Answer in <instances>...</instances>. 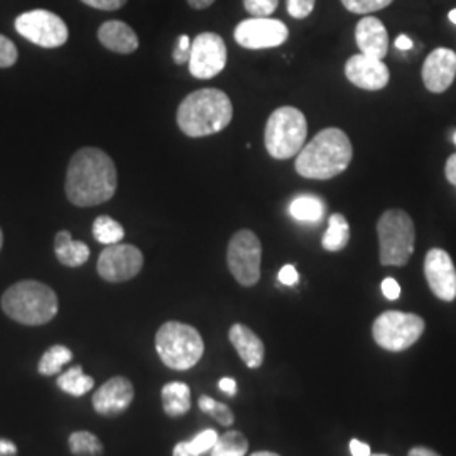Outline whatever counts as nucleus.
Masks as SVG:
<instances>
[{"instance_id":"f03ea898","label":"nucleus","mask_w":456,"mask_h":456,"mask_svg":"<svg viewBox=\"0 0 456 456\" xmlns=\"http://www.w3.org/2000/svg\"><path fill=\"white\" fill-rule=\"evenodd\" d=\"M354 147L348 135L337 127L318 132L296 156V173L308 180H331L350 166Z\"/></svg>"},{"instance_id":"09e8293b","label":"nucleus","mask_w":456,"mask_h":456,"mask_svg":"<svg viewBox=\"0 0 456 456\" xmlns=\"http://www.w3.org/2000/svg\"><path fill=\"white\" fill-rule=\"evenodd\" d=\"M448 17H450V20H452L453 24H456V9H453V11L448 14Z\"/></svg>"},{"instance_id":"a19ab883","label":"nucleus","mask_w":456,"mask_h":456,"mask_svg":"<svg viewBox=\"0 0 456 456\" xmlns=\"http://www.w3.org/2000/svg\"><path fill=\"white\" fill-rule=\"evenodd\" d=\"M444 175H446V180L456 186V154L448 158L446 166H444Z\"/></svg>"},{"instance_id":"f257e3e1","label":"nucleus","mask_w":456,"mask_h":456,"mask_svg":"<svg viewBox=\"0 0 456 456\" xmlns=\"http://www.w3.org/2000/svg\"><path fill=\"white\" fill-rule=\"evenodd\" d=\"M66 196L77 207H97L117 191V167L97 147H83L71 158L65 183Z\"/></svg>"},{"instance_id":"1a4fd4ad","label":"nucleus","mask_w":456,"mask_h":456,"mask_svg":"<svg viewBox=\"0 0 456 456\" xmlns=\"http://www.w3.org/2000/svg\"><path fill=\"white\" fill-rule=\"evenodd\" d=\"M262 245L252 230H239L228 242V271L235 281L252 288L261 279Z\"/></svg>"},{"instance_id":"c9c22d12","label":"nucleus","mask_w":456,"mask_h":456,"mask_svg":"<svg viewBox=\"0 0 456 456\" xmlns=\"http://www.w3.org/2000/svg\"><path fill=\"white\" fill-rule=\"evenodd\" d=\"M316 0H288V12L294 19H305L314 9Z\"/></svg>"},{"instance_id":"9b49d317","label":"nucleus","mask_w":456,"mask_h":456,"mask_svg":"<svg viewBox=\"0 0 456 456\" xmlns=\"http://www.w3.org/2000/svg\"><path fill=\"white\" fill-rule=\"evenodd\" d=\"M190 73L198 80H210L227 66L225 41L215 33H201L191 41Z\"/></svg>"},{"instance_id":"49530a36","label":"nucleus","mask_w":456,"mask_h":456,"mask_svg":"<svg viewBox=\"0 0 456 456\" xmlns=\"http://www.w3.org/2000/svg\"><path fill=\"white\" fill-rule=\"evenodd\" d=\"M213 2H215V0H188V4H190L193 9H198V11L208 9Z\"/></svg>"},{"instance_id":"dca6fc26","label":"nucleus","mask_w":456,"mask_h":456,"mask_svg":"<svg viewBox=\"0 0 456 456\" xmlns=\"http://www.w3.org/2000/svg\"><path fill=\"white\" fill-rule=\"evenodd\" d=\"M134 386L127 377H112L94 394L92 404L102 416H118L134 401Z\"/></svg>"},{"instance_id":"6e6552de","label":"nucleus","mask_w":456,"mask_h":456,"mask_svg":"<svg viewBox=\"0 0 456 456\" xmlns=\"http://www.w3.org/2000/svg\"><path fill=\"white\" fill-rule=\"evenodd\" d=\"M424 320L414 313L386 311L372 325L375 343L387 352H404L424 333Z\"/></svg>"},{"instance_id":"393cba45","label":"nucleus","mask_w":456,"mask_h":456,"mask_svg":"<svg viewBox=\"0 0 456 456\" xmlns=\"http://www.w3.org/2000/svg\"><path fill=\"white\" fill-rule=\"evenodd\" d=\"M94 386H95V380L85 375L80 365L71 367L69 370H66L65 374L58 377V387L73 397H82L86 392L92 391Z\"/></svg>"},{"instance_id":"f8f14e48","label":"nucleus","mask_w":456,"mask_h":456,"mask_svg":"<svg viewBox=\"0 0 456 456\" xmlns=\"http://www.w3.org/2000/svg\"><path fill=\"white\" fill-rule=\"evenodd\" d=\"M144 265L142 252L131 244L107 245L97 262L98 274L109 282H126L141 273Z\"/></svg>"},{"instance_id":"79ce46f5","label":"nucleus","mask_w":456,"mask_h":456,"mask_svg":"<svg viewBox=\"0 0 456 456\" xmlns=\"http://www.w3.org/2000/svg\"><path fill=\"white\" fill-rule=\"evenodd\" d=\"M218 387H220V391L227 392L230 395H235L237 394V382L233 380V379H222L220 382H218Z\"/></svg>"},{"instance_id":"4468645a","label":"nucleus","mask_w":456,"mask_h":456,"mask_svg":"<svg viewBox=\"0 0 456 456\" xmlns=\"http://www.w3.org/2000/svg\"><path fill=\"white\" fill-rule=\"evenodd\" d=\"M424 276L431 293L441 301H455L456 269L450 254L443 248H431L424 257Z\"/></svg>"},{"instance_id":"a878e982","label":"nucleus","mask_w":456,"mask_h":456,"mask_svg":"<svg viewBox=\"0 0 456 456\" xmlns=\"http://www.w3.org/2000/svg\"><path fill=\"white\" fill-rule=\"evenodd\" d=\"M218 436L220 435L215 429H205L200 435H196L193 440L178 443L173 450V455L200 456L205 455V453H212L213 446L216 444Z\"/></svg>"},{"instance_id":"4be33fe9","label":"nucleus","mask_w":456,"mask_h":456,"mask_svg":"<svg viewBox=\"0 0 456 456\" xmlns=\"http://www.w3.org/2000/svg\"><path fill=\"white\" fill-rule=\"evenodd\" d=\"M164 412L169 418H181L191 409V389L184 382H169L163 387Z\"/></svg>"},{"instance_id":"e433bc0d","label":"nucleus","mask_w":456,"mask_h":456,"mask_svg":"<svg viewBox=\"0 0 456 456\" xmlns=\"http://www.w3.org/2000/svg\"><path fill=\"white\" fill-rule=\"evenodd\" d=\"M82 2L100 11H117L127 4V0H82Z\"/></svg>"},{"instance_id":"cd10ccee","label":"nucleus","mask_w":456,"mask_h":456,"mask_svg":"<svg viewBox=\"0 0 456 456\" xmlns=\"http://www.w3.org/2000/svg\"><path fill=\"white\" fill-rule=\"evenodd\" d=\"M248 452V441L240 431H227L218 436L213 446V456H244Z\"/></svg>"},{"instance_id":"37998d69","label":"nucleus","mask_w":456,"mask_h":456,"mask_svg":"<svg viewBox=\"0 0 456 456\" xmlns=\"http://www.w3.org/2000/svg\"><path fill=\"white\" fill-rule=\"evenodd\" d=\"M17 455V446L9 440H0V456Z\"/></svg>"},{"instance_id":"a211bd4d","label":"nucleus","mask_w":456,"mask_h":456,"mask_svg":"<svg viewBox=\"0 0 456 456\" xmlns=\"http://www.w3.org/2000/svg\"><path fill=\"white\" fill-rule=\"evenodd\" d=\"M355 41L360 51L367 56L384 60L389 51V34L386 26L374 16L360 19L355 28Z\"/></svg>"},{"instance_id":"8fccbe9b","label":"nucleus","mask_w":456,"mask_h":456,"mask_svg":"<svg viewBox=\"0 0 456 456\" xmlns=\"http://www.w3.org/2000/svg\"><path fill=\"white\" fill-rule=\"evenodd\" d=\"M2 244H4V235H2V230H0V248H2Z\"/></svg>"},{"instance_id":"5701e85b","label":"nucleus","mask_w":456,"mask_h":456,"mask_svg":"<svg viewBox=\"0 0 456 456\" xmlns=\"http://www.w3.org/2000/svg\"><path fill=\"white\" fill-rule=\"evenodd\" d=\"M294 220L305 224H318L325 216V203L314 195H299L289 205Z\"/></svg>"},{"instance_id":"3c124183","label":"nucleus","mask_w":456,"mask_h":456,"mask_svg":"<svg viewBox=\"0 0 456 456\" xmlns=\"http://www.w3.org/2000/svg\"><path fill=\"white\" fill-rule=\"evenodd\" d=\"M453 141H455V144H456V132H455V137H453Z\"/></svg>"},{"instance_id":"2f4dec72","label":"nucleus","mask_w":456,"mask_h":456,"mask_svg":"<svg viewBox=\"0 0 456 456\" xmlns=\"http://www.w3.org/2000/svg\"><path fill=\"white\" fill-rule=\"evenodd\" d=\"M394 0H342L346 11L354 14H372L391 5Z\"/></svg>"},{"instance_id":"20e7f679","label":"nucleus","mask_w":456,"mask_h":456,"mask_svg":"<svg viewBox=\"0 0 456 456\" xmlns=\"http://www.w3.org/2000/svg\"><path fill=\"white\" fill-rule=\"evenodd\" d=\"M2 310L20 325H46L58 313V296L43 282L20 281L2 296Z\"/></svg>"},{"instance_id":"a18cd8bd","label":"nucleus","mask_w":456,"mask_h":456,"mask_svg":"<svg viewBox=\"0 0 456 456\" xmlns=\"http://www.w3.org/2000/svg\"><path fill=\"white\" fill-rule=\"evenodd\" d=\"M438 453L429 450V448H423V446H416L409 452V456H436Z\"/></svg>"},{"instance_id":"412c9836","label":"nucleus","mask_w":456,"mask_h":456,"mask_svg":"<svg viewBox=\"0 0 456 456\" xmlns=\"http://www.w3.org/2000/svg\"><path fill=\"white\" fill-rule=\"evenodd\" d=\"M54 254L58 261L68 267H80L90 259V247L71 239L69 232H60L54 239Z\"/></svg>"},{"instance_id":"6ab92c4d","label":"nucleus","mask_w":456,"mask_h":456,"mask_svg":"<svg viewBox=\"0 0 456 456\" xmlns=\"http://www.w3.org/2000/svg\"><path fill=\"white\" fill-rule=\"evenodd\" d=\"M228 338L233 345V348L237 350L239 357L242 359L245 365L248 369H259L264 363V355H265V348L261 338L242 323H235L230 326L228 331Z\"/></svg>"},{"instance_id":"2eb2a0df","label":"nucleus","mask_w":456,"mask_h":456,"mask_svg":"<svg viewBox=\"0 0 456 456\" xmlns=\"http://www.w3.org/2000/svg\"><path fill=\"white\" fill-rule=\"evenodd\" d=\"M345 75L348 82L354 83L362 90L377 92L387 86L391 80L389 68L384 65L382 60L372 58L367 54H354L346 65H345Z\"/></svg>"},{"instance_id":"b1692460","label":"nucleus","mask_w":456,"mask_h":456,"mask_svg":"<svg viewBox=\"0 0 456 456\" xmlns=\"http://www.w3.org/2000/svg\"><path fill=\"white\" fill-rule=\"evenodd\" d=\"M350 242V225L342 213H333L328 220V228L323 235V248L330 252L343 250Z\"/></svg>"},{"instance_id":"f3484780","label":"nucleus","mask_w":456,"mask_h":456,"mask_svg":"<svg viewBox=\"0 0 456 456\" xmlns=\"http://www.w3.org/2000/svg\"><path fill=\"white\" fill-rule=\"evenodd\" d=\"M456 77V53L448 48L435 49L424 61V86L433 94L446 92Z\"/></svg>"},{"instance_id":"ea45409f","label":"nucleus","mask_w":456,"mask_h":456,"mask_svg":"<svg viewBox=\"0 0 456 456\" xmlns=\"http://www.w3.org/2000/svg\"><path fill=\"white\" fill-rule=\"evenodd\" d=\"M350 453L354 456H369L370 455V446L367 443L352 440L350 441Z\"/></svg>"},{"instance_id":"bb28decb","label":"nucleus","mask_w":456,"mask_h":456,"mask_svg":"<svg viewBox=\"0 0 456 456\" xmlns=\"http://www.w3.org/2000/svg\"><path fill=\"white\" fill-rule=\"evenodd\" d=\"M71 359H73V354H71V350L68 346H65V345H54V346H51L49 350L45 352L43 359H41L39 365H37V370H39V374L46 375V377L60 374L66 363L71 362Z\"/></svg>"},{"instance_id":"4c0bfd02","label":"nucleus","mask_w":456,"mask_h":456,"mask_svg":"<svg viewBox=\"0 0 456 456\" xmlns=\"http://www.w3.org/2000/svg\"><path fill=\"white\" fill-rule=\"evenodd\" d=\"M299 281V274L296 271L294 265H284L281 271H279V282L284 284V286H296Z\"/></svg>"},{"instance_id":"c03bdc74","label":"nucleus","mask_w":456,"mask_h":456,"mask_svg":"<svg viewBox=\"0 0 456 456\" xmlns=\"http://www.w3.org/2000/svg\"><path fill=\"white\" fill-rule=\"evenodd\" d=\"M395 48L401 49V51H408L412 48V41L409 39L408 36L401 34L397 39H395Z\"/></svg>"},{"instance_id":"7ed1b4c3","label":"nucleus","mask_w":456,"mask_h":456,"mask_svg":"<svg viewBox=\"0 0 456 456\" xmlns=\"http://www.w3.org/2000/svg\"><path fill=\"white\" fill-rule=\"evenodd\" d=\"M233 107L225 92L218 88H201L190 94L178 107L176 120L188 137H207L230 126Z\"/></svg>"},{"instance_id":"72a5a7b5","label":"nucleus","mask_w":456,"mask_h":456,"mask_svg":"<svg viewBox=\"0 0 456 456\" xmlns=\"http://www.w3.org/2000/svg\"><path fill=\"white\" fill-rule=\"evenodd\" d=\"M17 48L16 45L0 34V68H11L16 65Z\"/></svg>"},{"instance_id":"39448f33","label":"nucleus","mask_w":456,"mask_h":456,"mask_svg":"<svg viewBox=\"0 0 456 456\" xmlns=\"http://www.w3.org/2000/svg\"><path fill=\"white\" fill-rule=\"evenodd\" d=\"M156 350L166 367L188 370L203 357L205 342L193 326L167 322L156 333Z\"/></svg>"},{"instance_id":"f704fd0d","label":"nucleus","mask_w":456,"mask_h":456,"mask_svg":"<svg viewBox=\"0 0 456 456\" xmlns=\"http://www.w3.org/2000/svg\"><path fill=\"white\" fill-rule=\"evenodd\" d=\"M190 56H191V39L186 34H183L173 51V60L176 65H186L190 61Z\"/></svg>"},{"instance_id":"473e14b6","label":"nucleus","mask_w":456,"mask_h":456,"mask_svg":"<svg viewBox=\"0 0 456 456\" xmlns=\"http://www.w3.org/2000/svg\"><path fill=\"white\" fill-rule=\"evenodd\" d=\"M279 0H244L245 11L254 17H269L276 12Z\"/></svg>"},{"instance_id":"0eeeda50","label":"nucleus","mask_w":456,"mask_h":456,"mask_svg":"<svg viewBox=\"0 0 456 456\" xmlns=\"http://www.w3.org/2000/svg\"><path fill=\"white\" fill-rule=\"evenodd\" d=\"M379 259L382 265L403 267L408 264L416 244L414 222L404 210H387L377 222Z\"/></svg>"},{"instance_id":"de8ad7c7","label":"nucleus","mask_w":456,"mask_h":456,"mask_svg":"<svg viewBox=\"0 0 456 456\" xmlns=\"http://www.w3.org/2000/svg\"><path fill=\"white\" fill-rule=\"evenodd\" d=\"M254 456H276V453H273V452H257V453H254Z\"/></svg>"},{"instance_id":"58836bf2","label":"nucleus","mask_w":456,"mask_h":456,"mask_svg":"<svg viewBox=\"0 0 456 456\" xmlns=\"http://www.w3.org/2000/svg\"><path fill=\"white\" fill-rule=\"evenodd\" d=\"M380 288H382V294H384L387 299H391V301H395V299L401 296V286H399V282H397L395 279H392V277L384 279Z\"/></svg>"},{"instance_id":"c85d7f7f","label":"nucleus","mask_w":456,"mask_h":456,"mask_svg":"<svg viewBox=\"0 0 456 456\" xmlns=\"http://www.w3.org/2000/svg\"><path fill=\"white\" fill-rule=\"evenodd\" d=\"M92 230H94L95 240L103 245L118 244V242H122V239L126 235L124 227L117 220L110 216H105V215L98 216L97 220L94 222Z\"/></svg>"},{"instance_id":"c756f323","label":"nucleus","mask_w":456,"mask_h":456,"mask_svg":"<svg viewBox=\"0 0 456 456\" xmlns=\"http://www.w3.org/2000/svg\"><path fill=\"white\" fill-rule=\"evenodd\" d=\"M69 450L73 455L97 456L103 455V444L95 435L88 431H77L68 440Z\"/></svg>"},{"instance_id":"7c9ffc66","label":"nucleus","mask_w":456,"mask_h":456,"mask_svg":"<svg viewBox=\"0 0 456 456\" xmlns=\"http://www.w3.org/2000/svg\"><path fill=\"white\" fill-rule=\"evenodd\" d=\"M198 406L207 412L208 416H212L213 419L222 426H232L235 421V416L232 412V409L228 408L227 404L224 403H218L212 399L210 395H201L200 401H198Z\"/></svg>"},{"instance_id":"aec40b11","label":"nucleus","mask_w":456,"mask_h":456,"mask_svg":"<svg viewBox=\"0 0 456 456\" xmlns=\"http://www.w3.org/2000/svg\"><path fill=\"white\" fill-rule=\"evenodd\" d=\"M100 43L118 54H131L139 48V37L131 26L122 20H107L98 29Z\"/></svg>"},{"instance_id":"423d86ee","label":"nucleus","mask_w":456,"mask_h":456,"mask_svg":"<svg viewBox=\"0 0 456 456\" xmlns=\"http://www.w3.org/2000/svg\"><path fill=\"white\" fill-rule=\"evenodd\" d=\"M308 137L306 117L294 107H281L274 110L264 132L267 152L279 161L289 159L299 154Z\"/></svg>"},{"instance_id":"ddd939ff","label":"nucleus","mask_w":456,"mask_h":456,"mask_svg":"<svg viewBox=\"0 0 456 456\" xmlns=\"http://www.w3.org/2000/svg\"><path fill=\"white\" fill-rule=\"evenodd\" d=\"M235 41L245 49L277 48L288 41L289 29L282 20L271 17L245 19L235 28Z\"/></svg>"},{"instance_id":"9d476101","label":"nucleus","mask_w":456,"mask_h":456,"mask_svg":"<svg viewBox=\"0 0 456 456\" xmlns=\"http://www.w3.org/2000/svg\"><path fill=\"white\" fill-rule=\"evenodd\" d=\"M16 31L41 48H60L69 36L65 20L43 9L29 11L17 17Z\"/></svg>"}]
</instances>
